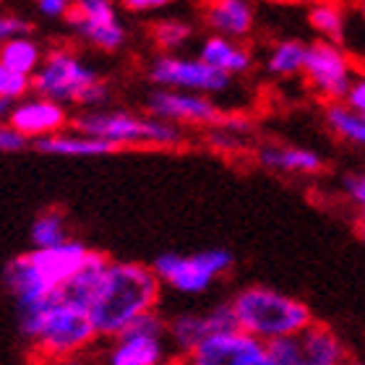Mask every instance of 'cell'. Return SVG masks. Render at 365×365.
I'll return each instance as SVG.
<instances>
[{
    "mask_svg": "<svg viewBox=\"0 0 365 365\" xmlns=\"http://www.w3.org/2000/svg\"><path fill=\"white\" fill-rule=\"evenodd\" d=\"M160 297L162 284L152 267L138 261H110L89 303L97 336H118L136 319L157 311Z\"/></svg>",
    "mask_w": 365,
    "mask_h": 365,
    "instance_id": "cell-1",
    "label": "cell"
},
{
    "mask_svg": "<svg viewBox=\"0 0 365 365\" xmlns=\"http://www.w3.org/2000/svg\"><path fill=\"white\" fill-rule=\"evenodd\" d=\"M19 331L31 344L34 358L45 363H63L84 352L94 339V324L89 313L50 297L47 303L26 311H16Z\"/></svg>",
    "mask_w": 365,
    "mask_h": 365,
    "instance_id": "cell-2",
    "label": "cell"
},
{
    "mask_svg": "<svg viewBox=\"0 0 365 365\" xmlns=\"http://www.w3.org/2000/svg\"><path fill=\"white\" fill-rule=\"evenodd\" d=\"M232 313L237 321V331L259 339V342H274L282 336H295L305 327H311V308L297 297L282 292V289L267 287V284H248L237 289L230 297Z\"/></svg>",
    "mask_w": 365,
    "mask_h": 365,
    "instance_id": "cell-3",
    "label": "cell"
},
{
    "mask_svg": "<svg viewBox=\"0 0 365 365\" xmlns=\"http://www.w3.org/2000/svg\"><path fill=\"white\" fill-rule=\"evenodd\" d=\"M34 91L50 102H76V105H99L107 99V86L97 73L86 68L68 50H55L29 78Z\"/></svg>",
    "mask_w": 365,
    "mask_h": 365,
    "instance_id": "cell-4",
    "label": "cell"
},
{
    "mask_svg": "<svg viewBox=\"0 0 365 365\" xmlns=\"http://www.w3.org/2000/svg\"><path fill=\"white\" fill-rule=\"evenodd\" d=\"M81 136L99 138L118 146H175L180 144V128L157 118H138L130 113H86L73 120Z\"/></svg>",
    "mask_w": 365,
    "mask_h": 365,
    "instance_id": "cell-5",
    "label": "cell"
},
{
    "mask_svg": "<svg viewBox=\"0 0 365 365\" xmlns=\"http://www.w3.org/2000/svg\"><path fill=\"white\" fill-rule=\"evenodd\" d=\"M235 267V256L225 248H209L198 253H160L152 264L160 284L182 295H201L214 282L227 277Z\"/></svg>",
    "mask_w": 365,
    "mask_h": 365,
    "instance_id": "cell-6",
    "label": "cell"
},
{
    "mask_svg": "<svg viewBox=\"0 0 365 365\" xmlns=\"http://www.w3.org/2000/svg\"><path fill=\"white\" fill-rule=\"evenodd\" d=\"M267 355L274 365H344L350 360L342 336L324 321H313L295 336L267 342Z\"/></svg>",
    "mask_w": 365,
    "mask_h": 365,
    "instance_id": "cell-7",
    "label": "cell"
},
{
    "mask_svg": "<svg viewBox=\"0 0 365 365\" xmlns=\"http://www.w3.org/2000/svg\"><path fill=\"white\" fill-rule=\"evenodd\" d=\"M105 365H168V329L160 313H146L113 336Z\"/></svg>",
    "mask_w": 365,
    "mask_h": 365,
    "instance_id": "cell-8",
    "label": "cell"
},
{
    "mask_svg": "<svg viewBox=\"0 0 365 365\" xmlns=\"http://www.w3.org/2000/svg\"><path fill=\"white\" fill-rule=\"evenodd\" d=\"M99 253L102 251H94V248L78 243V240H66V243L53 245V248H34V251L26 253V259L42 279V284L50 292H55L61 284L73 279L78 272H84Z\"/></svg>",
    "mask_w": 365,
    "mask_h": 365,
    "instance_id": "cell-9",
    "label": "cell"
},
{
    "mask_svg": "<svg viewBox=\"0 0 365 365\" xmlns=\"http://www.w3.org/2000/svg\"><path fill=\"white\" fill-rule=\"evenodd\" d=\"M185 360L188 365H274L267 344L243 331L206 336Z\"/></svg>",
    "mask_w": 365,
    "mask_h": 365,
    "instance_id": "cell-10",
    "label": "cell"
},
{
    "mask_svg": "<svg viewBox=\"0 0 365 365\" xmlns=\"http://www.w3.org/2000/svg\"><path fill=\"white\" fill-rule=\"evenodd\" d=\"M149 78L154 84L170 86L178 91H190V94L222 91L230 86V76L214 71L212 66L201 63L198 58L190 61V58H175V55H162L149 71Z\"/></svg>",
    "mask_w": 365,
    "mask_h": 365,
    "instance_id": "cell-11",
    "label": "cell"
},
{
    "mask_svg": "<svg viewBox=\"0 0 365 365\" xmlns=\"http://www.w3.org/2000/svg\"><path fill=\"white\" fill-rule=\"evenodd\" d=\"M303 71L308 73L311 84L329 99L344 97L352 84L350 61L331 42H316V45L305 47Z\"/></svg>",
    "mask_w": 365,
    "mask_h": 365,
    "instance_id": "cell-12",
    "label": "cell"
},
{
    "mask_svg": "<svg viewBox=\"0 0 365 365\" xmlns=\"http://www.w3.org/2000/svg\"><path fill=\"white\" fill-rule=\"evenodd\" d=\"M149 110L157 120L165 123H196L209 125L220 120V110L201 94L178 89H157L149 94Z\"/></svg>",
    "mask_w": 365,
    "mask_h": 365,
    "instance_id": "cell-13",
    "label": "cell"
},
{
    "mask_svg": "<svg viewBox=\"0 0 365 365\" xmlns=\"http://www.w3.org/2000/svg\"><path fill=\"white\" fill-rule=\"evenodd\" d=\"M68 123V115L63 105L50 99H29L8 110V125L21 133L24 138H45L61 133V128Z\"/></svg>",
    "mask_w": 365,
    "mask_h": 365,
    "instance_id": "cell-14",
    "label": "cell"
},
{
    "mask_svg": "<svg viewBox=\"0 0 365 365\" xmlns=\"http://www.w3.org/2000/svg\"><path fill=\"white\" fill-rule=\"evenodd\" d=\"M165 329H168V342L173 347V358H188L190 352L196 350L198 344L209 336V327H206L204 313H178L173 319H165Z\"/></svg>",
    "mask_w": 365,
    "mask_h": 365,
    "instance_id": "cell-15",
    "label": "cell"
},
{
    "mask_svg": "<svg viewBox=\"0 0 365 365\" xmlns=\"http://www.w3.org/2000/svg\"><path fill=\"white\" fill-rule=\"evenodd\" d=\"M42 154H55V157H107V154L120 152L118 146L99 141V138L81 136V133H55L34 141Z\"/></svg>",
    "mask_w": 365,
    "mask_h": 365,
    "instance_id": "cell-16",
    "label": "cell"
},
{
    "mask_svg": "<svg viewBox=\"0 0 365 365\" xmlns=\"http://www.w3.org/2000/svg\"><path fill=\"white\" fill-rule=\"evenodd\" d=\"M259 162L269 170L295 173V175H316L324 170V160L319 154L297 146H264L259 152Z\"/></svg>",
    "mask_w": 365,
    "mask_h": 365,
    "instance_id": "cell-17",
    "label": "cell"
},
{
    "mask_svg": "<svg viewBox=\"0 0 365 365\" xmlns=\"http://www.w3.org/2000/svg\"><path fill=\"white\" fill-rule=\"evenodd\" d=\"M206 21L230 37H243L253 26V11L245 0H209Z\"/></svg>",
    "mask_w": 365,
    "mask_h": 365,
    "instance_id": "cell-18",
    "label": "cell"
},
{
    "mask_svg": "<svg viewBox=\"0 0 365 365\" xmlns=\"http://www.w3.org/2000/svg\"><path fill=\"white\" fill-rule=\"evenodd\" d=\"M198 61L212 66L214 71H220L225 76H232V73H243V71L251 68V53L243 50V47H235L230 39L225 37H209L201 47V55Z\"/></svg>",
    "mask_w": 365,
    "mask_h": 365,
    "instance_id": "cell-19",
    "label": "cell"
},
{
    "mask_svg": "<svg viewBox=\"0 0 365 365\" xmlns=\"http://www.w3.org/2000/svg\"><path fill=\"white\" fill-rule=\"evenodd\" d=\"M39 61H42L39 47L26 37L8 39L0 45V66L11 73H21V76L31 78V73L39 68Z\"/></svg>",
    "mask_w": 365,
    "mask_h": 365,
    "instance_id": "cell-20",
    "label": "cell"
},
{
    "mask_svg": "<svg viewBox=\"0 0 365 365\" xmlns=\"http://www.w3.org/2000/svg\"><path fill=\"white\" fill-rule=\"evenodd\" d=\"M31 243L34 248H53L61 245L66 240H71L68 235V220L61 209H45L37 220L31 222Z\"/></svg>",
    "mask_w": 365,
    "mask_h": 365,
    "instance_id": "cell-21",
    "label": "cell"
},
{
    "mask_svg": "<svg viewBox=\"0 0 365 365\" xmlns=\"http://www.w3.org/2000/svg\"><path fill=\"white\" fill-rule=\"evenodd\" d=\"M68 21L73 24V29L81 34L84 39H89L91 45L102 47V50H115V47H120L125 42V29H123L120 24H94V21H86L81 16H76L73 11H68Z\"/></svg>",
    "mask_w": 365,
    "mask_h": 365,
    "instance_id": "cell-22",
    "label": "cell"
},
{
    "mask_svg": "<svg viewBox=\"0 0 365 365\" xmlns=\"http://www.w3.org/2000/svg\"><path fill=\"white\" fill-rule=\"evenodd\" d=\"M327 123L336 136H342L350 144H363L365 141V120L363 115L352 113L350 107L342 105H329L327 107Z\"/></svg>",
    "mask_w": 365,
    "mask_h": 365,
    "instance_id": "cell-23",
    "label": "cell"
},
{
    "mask_svg": "<svg viewBox=\"0 0 365 365\" xmlns=\"http://www.w3.org/2000/svg\"><path fill=\"white\" fill-rule=\"evenodd\" d=\"M305 61V45L297 39H284L272 50L269 58V71L277 76H292L297 71H303Z\"/></svg>",
    "mask_w": 365,
    "mask_h": 365,
    "instance_id": "cell-24",
    "label": "cell"
},
{
    "mask_svg": "<svg viewBox=\"0 0 365 365\" xmlns=\"http://www.w3.org/2000/svg\"><path fill=\"white\" fill-rule=\"evenodd\" d=\"M308 21H311V26L319 31V34L331 39V45L342 42L344 19H342V11H339L336 6H331V3H319V6H313L311 14H308Z\"/></svg>",
    "mask_w": 365,
    "mask_h": 365,
    "instance_id": "cell-25",
    "label": "cell"
},
{
    "mask_svg": "<svg viewBox=\"0 0 365 365\" xmlns=\"http://www.w3.org/2000/svg\"><path fill=\"white\" fill-rule=\"evenodd\" d=\"M204 319H206V327H209V336L237 331V321L230 300H222V303L212 305L209 311H204Z\"/></svg>",
    "mask_w": 365,
    "mask_h": 365,
    "instance_id": "cell-26",
    "label": "cell"
},
{
    "mask_svg": "<svg viewBox=\"0 0 365 365\" xmlns=\"http://www.w3.org/2000/svg\"><path fill=\"white\" fill-rule=\"evenodd\" d=\"M76 16L86 19V21L94 24H115V8L110 0H73V8H71Z\"/></svg>",
    "mask_w": 365,
    "mask_h": 365,
    "instance_id": "cell-27",
    "label": "cell"
},
{
    "mask_svg": "<svg viewBox=\"0 0 365 365\" xmlns=\"http://www.w3.org/2000/svg\"><path fill=\"white\" fill-rule=\"evenodd\" d=\"M188 37H190V26L182 21H165L154 26V39L165 50H175V47L185 45Z\"/></svg>",
    "mask_w": 365,
    "mask_h": 365,
    "instance_id": "cell-28",
    "label": "cell"
},
{
    "mask_svg": "<svg viewBox=\"0 0 365 365\" xmlns=\"http://www.w3.org/2000/svg\"><path fill=\"white\" fill-rule=\"evenodd\" d=\"M29 86H31L29 76L11 73V71L3 68V76H0V99L3 102H16V99H21L29 91Z\"/></svg>",
    "mask_w": 365,
    "mask_h": 365,
    "instance_id": "cell-29",
    "label": "cell"
},
{
    "mask_svg": "<svg viewBox=\"0 0 365 365\" xmlns=\"http://www.w3.org/2000/svg\"><path fill=\"white\" fill-rule=\"evenodd\" d=\"M31 31V26L24 19H16V16H0V42H8V39L16 37H26Z\"/></svg>",
    "mask_w": 365,
    "mask_h": 365,
    "instance_id": "cell-30",
    "label": "cell"
},
{
    "mask_svg": "<svg viewBox=\"0 0 365 365\" xmlns=\"http://www.w3.org/2000/svg\"><path fill=\"white\" fill-rule=\"evenodd\" d=\"M31 141L29 138H24L21 133H16L11 125H3L0 123V152H24L26 146H29Z\"/></svg>",
    "mask_w": 365,
    "mask_h": 365,
    "instance_id": "cell-31",
    "label": "cell"
},
{
    "mask_svg": "<svg viewBox=\"0 0 365 365\" xmlns=\"http://www.w3.org/2000/svg\"><path fill=\"white\" fill-rule=\"evenodd\" d=\"M342 190L350 196L352 204L363 206L365 204V178L358 175V173H347L342 178Z\"/></svg>",
    "mask_w": 365,
    "mask_h": 365,
    "instance_id": "cell-32",
    "label": "cell"
},
{
    "mask_svg": "<svg viewBox=\"0 0 365 365\" xmlns=\"http://www.w3.org/2000/svg\"><path fill=\"white\" fill-rule=\"evenodd\" d=\"M344 99L350 102L352 113L363 115V110H365V81H363V78H360V81H355V84H350V89H347Z\"/></svg>",
    "mask_w": 365,
    "mask_h": 365,
    "instance_id": "cell-33",
    "label": "cell"
},
{
    "mask_svg": "<svg viewBox=\"0 0 365 365\" xmlns=\"http://www.w3.org/2000/svg\"><path fill=\"white\" fill-rule=\"evenodd\" d=\"M39 11L45 16H66L73 8V0H37Z\"/></svg>",
    "mask_w": 365,
    "mask_h": 365,
    "instance_id": "cell-34",
    "label": "cell"
},
{
    "mask_svg": "<svg viewBox=\"0 0 365 365\" xmlns=\"http://www.w3.org/2000/svg\"><path fill=\"white\" fill-rule=\"evenodd\" d=\"M170 0H123V6L128 11H154V8L168 6Z\"/></svg>",
    "mask_w": 365,
    "mask_h": 365,
    "instance_id": "cell-35",
    "label": "cell"
},
{
    "mask_svg": "<svg viewBox=\"0 0 365 365\" xmlns=\"http://www.w3.org/2000/svg\"><path fill=\"white\" fill-rule=\"evenodd\" d=\"M8 110H11V102H3V99H0V118L8 115Z\"/></svg>",
    "mask_w": 365,
    "mask_h": 365,
    "instance_id": "cell-36",
    "label": "cell"
},
{
    "mask_svg": "<svg viewBox=\"0 0 365 365\" xmlns=\"http://www.w3.org/2000/svg\"><path fill=\"white\" fill-rule=\"evenodd\" d=\"M168 365H188V360H182V358H173Z\"/></svg>",
    "mask_w": 365,
    "mask_h": 365,
    "instance_id": "cell-37",
    "label": "cell"
},
{
    "mask_svg": "<svg viewBox=\"0 0 365 365\" xmlns=\"http://www.w3.org/2000/svg\"><path fill=\"white\" fill-rule=\"evenodd\" d=\"M344 365H363V363H358V360H352V358H350V360H347V363H344Z\"/></svg>",
    "mask_w": 365,
    "mask_h": 365,
    "instance_id": "cell-38",
    "label": "cell"
},
{
    "mask_svg": "<svg viewBox=\"0 0 365 365\" xmlns=\"http://www.w3.org/2000/svg\"><path fill=\"white\" fill-rule=\"evenodd\" d=\"M0 76H3V66H0Z\"/></svg>",
    "mask_w": 365,
    "mask_h": 365,
    "instance_id": "cell-39",
    "label": "cell"
}]
</instances>
